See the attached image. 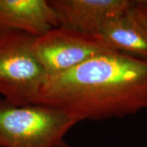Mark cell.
<instances>
[{
  "instance_id": "cell-2",
  "label": "cell",
  "mask_w": 147,
  "mask_h": 147,
  "mask_svg": "<svg viewBox=\"0 0 147 147\" xmlns=\"http://www.w3.org/2000/svg\"><path fill=\"white\" fill-rule=\"evenodd\" d=\"M79 121L45 105L0 99V147H57Z\"/></svg>"
},
{
  "instance_id": "cell-1",
  "label": "cell",
  "mask_w": 147,
  "mask_h": 147,
  "mask_svg": "<svg viewBox=\"0 0 147 147\" xmlns=\"http://www.w3.org/2000/svg\"><path fill=\"white\" fill-rule=\"evenodd\" d=\"M31 104L62 110L79 122L132 115L147 105V61L115 51L48 76Z\"/></svg>"
},
{
  "instance_id": "cell-7",
  "label": "cell",
  "mask_w": 147,
  "mask_h": 147,
  "mask_svg": "<svg viewBox=\"0 0 147 147\" xmlns=\"http://www.w3.org/2000/svg\"><path fill=\"white\" fill-rule=\"evenodd\" d=\"M100 35L111 50L147 61V17L135 3L103 29Z\"/></svg>"
},
{
  "instance_id": "cell-5",
  "label": "cell",
  "mask_w": 147,
  "mask_h": 147,
  "mask_svg": "<svg viewBox=\"0 0 147 147\" xmlns=\"http://www.w3.org/2000/svg\"><path fill=\"white\" fill-rule=\"evenodd\" d=\"M61 26L100 34L110 21L134 5L135 0H49Z\"/></svg>"
},
{
  "instance_id": "cell-4",
  "label": "cell",
  "mask_w": 147,
  "mask_h": 147,
  "mask_svg": "<svg viewBox=\"0 0 147 147\" xmlns=\"http://www.w3.org/2000/svg\"><path fill=\"white\" fill-rule=\"evenodd\" d=\"M33 48L48 76L63 73L111 50L100 34L58 26L34 38Z\"/></svg>"
},
{
  "instance_id": "cell-3",
  "label": "cell",
  "mask_w": 147,
  "mask_h": 147,
  "mask_svg": "<svg viewBox=\"0 0 147 147\" xmlns=\"http://www.w3.org/2000/svg\"><path fill=\"white\" fill-rule=\"evenodd\" d=\"M34 38L22 32L0 34V95L14 105L31 104L47 78L33 48Z\"/></svg>"
},
{
  "instance_id": "cell-9",
  "label": "cell",
  "mask_w": 147,
  "mask_h": 147,
  "mask_svg": "<svg viewBox=\"0 0 147 147\" xmlns=\"http://www.w3.org/2000/svg\"><path fill=\"white\" fill-rule=\"evenodd\" d=\"M57 147H79V146H72V145H69L68 143H66V142L64 141L62 143H61Z\"/></svg>"
},
{
  "instance_id": "cell-10",
  "label": "cell",
  "mask_w": 147,
  "mask_h": 147,
  "mask_svg": "<svg viewBox=\"0 0 147 147\" xmlns=\"http://www.w3.org/2000/svg\"><path fill=\"white\" fill-rule=\"evenodd\" d=\"M145 110H146V111H147V105H146V109H145Z\"/></svg>"
},
{
  "instance_id": "cell-6",
  "label": "cell",
  "mask_w": 147,
  "mask_h": 147,
  "mask_svg": "<svg viewBox=\"0 0 147 147\" xmlns=\"http://www.w3.org/2000/svg\"><path fill=\"white\" fill-rule=\"evenodd\" d=\"M60 26L47 0H0V34L22 32L38 38Z\"/></svg>"
},
{
  "instance_id": "cell-8",
  "label": "cell",
  "mask_w": 147,
  "mask_h": 147,
  "mask_svg": "<svg viewBox=\"0 0 147 147\" xmlns=\"http://www.w3.org/2000/svg\"><path fill=\"white\" fill-rule=\"evenodd\" d=\"M136 6L147 17V0H136Z\"/></svg>"
}]
</instances>
